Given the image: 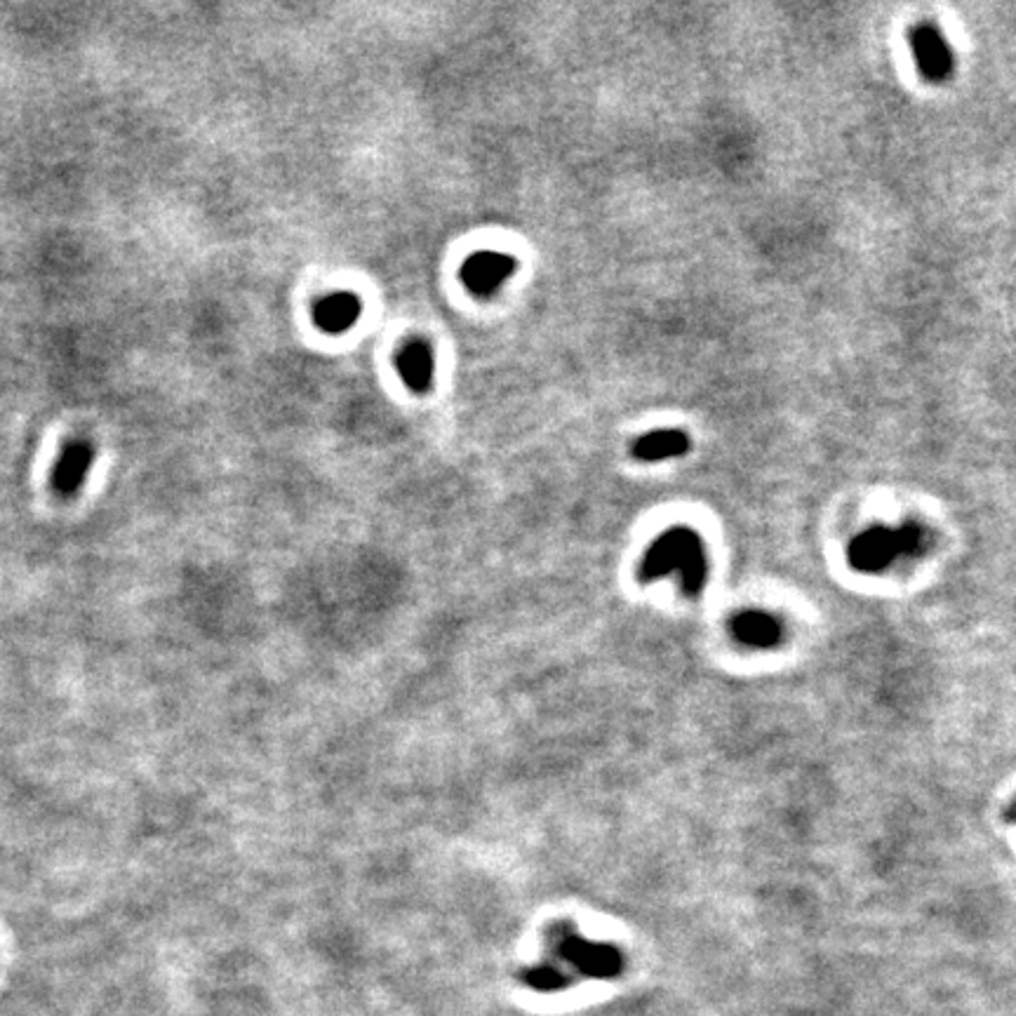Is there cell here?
<instances>
[{"instance_id": "cell-1", "label": "cell", "mask_w": 1016, "mask_h": 1016, "mask_svg": "<svg viewBox=\"0 0 1016 1016\" xmlns=\"http://www.w3.org/2000/svg\"><path fill=\"white\" fill-rule=\"evenodd\" d=\"M678 574L685 596H699L706 579V556L697 532L690 527H673L654 541L640 565L643 581Z\"/></svg>"}, {"instance_id": "cell-2", "label": "cell", "mask_w": 1016, "mask_h": 1016, "mask_svg": "<svg viewBox=\"0 0 1016 1016\" xmlns=\"http://www.w3.org/2000/svg\"><path fill=\"white\" fill-rule=\"evenodd\" d=\"M925 546V530L920 525H901L897 530L875 525L871 530L861 532L850 544L847 558L854 570L880 572L901 556H913Z\"/></svg>"}, {"instance_id": "cell-3", "label": "cell", "mask_w": 1016, "mask_h": 1016, "mask_svg": "<svg viewBox=\"0 0 1016 1016\" xmlns=\"http://www.w3.org/2000/svg\"><path fill=\"white\" fill-rule=\"evenodd\" d=\"M518 269L516 259L501 252H476L461 266V280L476 297H492Z\"/></svg>"}, {"instance_id": "cell-4", "label": "cell", "mask_w": 1016, "mask_h": 1016, "mask_svg": "<svg viewBox=\"0 0 1016 1016\" xmlns=\"http://www.w3.org/2000/svg\"><path fill=\"white\" fill-rule=\"evenodd\" d=\"M95 461V447L88 440H71L59 454L55 471H52V490L57 497L73 499L88 480L90 466Z\"/></svg>"}, {"instance_id": "cell-5", "label": "cell", "mask_w": 1016, "mask_h": 1016, "mask_svg": "<svg viewBox=\"0 0 1016 1016\" xmlns=\"http://www.w3.org/2000/svg\"><path fill=\"white\" fill-rule=\"evenodd\" d=\"M911 48L918 69L927 80H946L953 71V55L946 40L934 26H915L911 31Z\"/></svg>"}, {"instance_id": "cell-6", "label": "cell", "mask_w": 1016, "mask_h": 1016, "mask_svg": "<svg viewBox=\"0 0 1016 1016\" xmlns=\"http://www.w3.org/2000/svg\"><path fill=\"white\" fill-rule=\"evenodd\" d=\"M398 374L405 381V386L414 393L431 391L433 379H436V356L433 349L421 339L407 342L396 356Z\"/></svg>"}, {"instance_id": "cell-7", "label": "cell", "mask_w": 1016, "mask_h": 1016, "mask_svg": "<svg viewBox=\"0 0 1016 1016\" xmlns=\"http://www.w3.org/2000/svg\"><path fill=\"white\" fill-rule=\"evenodd\" d=\"M360 313H363L360 297L353 292H334L316 304L313 320L327 334H342L358 323Z\"/></svg>"}, {"instance_id": "cell-8", "label": "cell", "mask_w": 1016, "mask_h": 1016, "mask_svg": "<svg viewBox=\"0 0 1016 1016\" xmlns=\"http://www.w3.org/2000/svg\"><path fill=\"white\" fill-rule=\"evenodd\" d=\"M732 635L748 647H772L781 640V624L765 612H744L732 619Z\"/></svg>"}, {"instance_id": "cell-9", "label": "cell", "mask_w": 1016, "mask_h": 1016, "mask_svg": "<svg viewBox=\"0 0 1016 1016\" xmlns=\"http://www.w3.org/2000/svg\"><path fill=\"white\" fill-rule=\"evenodd\" d=\"M690 447V438L678 429L652 431L647 436L638 438L633 443V457L640 461H664L673 457H683Z\"/></svg>"}]
</instances>
